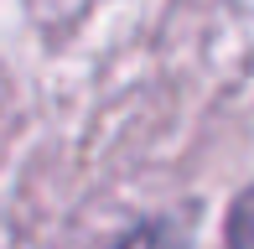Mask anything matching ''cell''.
Masks as SVG:
<instances>
[{"label":"cell","mask_w":254,"mask_h":249,"mask_svg":"<svg viewBox=\"0 0 254 249\" xmlns=\"http://www.w3.org/2000/svg\"><path fill=\"white\" fill-rule=\"evenodd\" d=\"M114 249H192V218L187 213H161V218H145L135 223V229L120 234V244Z\"/></svg>","instance_id":"obj_1"},{"label":"cell","mask_w":254,"mask_h":249,"mask_svg":"<svg viewBox=\"0 0 254 249\" xmlns=\"http://www.w3.org/2000/svg\"><path fill=\"white\" fill-rule=\"evenodd\" d=\"M223 239L228 249H254V182L228 202V218H223Z\"/></svg>","instance_id":"obj_2"}]
</instances>
